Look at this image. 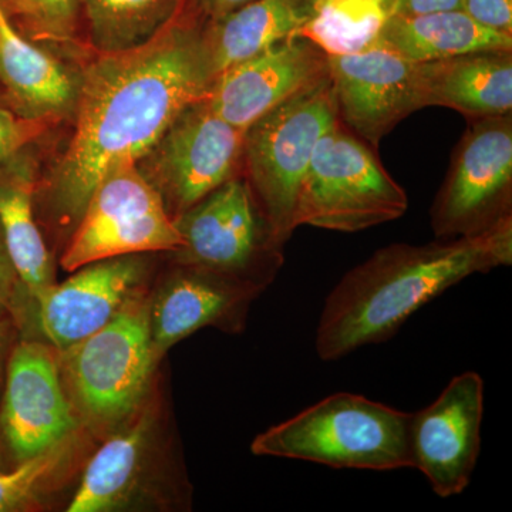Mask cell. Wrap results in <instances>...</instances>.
Returning a JSON list of instances; mask_svg holds the SVG:
<instances>
[{
	"label": "cell",
	"mask_w": 512,
	"mask_h": 512,
	"mask_svg": "<svg viewBox=\"0 0 512 512\" xmlns=\"http://www.w3.org/2000/svg\"><path fill=\"white\" fill-rule=\"evenodd\" d=\"M204 23L184 0L143 45L103 52L90 64L76 130L53 178L60 225L74 229L111 167L138 163L187 107L207 97L212 77L202 45Z\"/></svg>",
	"instance_id": "obj_1"
},
{
	"label": "cell",
	"mask_w": 512,
	"mask_h": 512,
	"mask_svg": "<svg viewBox=\"0 0 512 512\" xmlns=\"http://www.w3.org/2000/svg\"><path fill=\"white\" fill-rule=\"evenodd\" d=\"M399 0H316L311 19L296 32L328 56L352 55L375 46Z\"/></svg>",
	"instance_id": "obj_23"
},
{
	"label": "cell",
	"mask_w": 512,
	"mask_h": 512,
	"mask_svg": "<svg viewBox=\"0 0 512 512\" xmlns=\"http://www.w3.org/2000/svg\"><path fill=\"white\" fill-rule=\"evenodd\" d=\"M431 207L439 239L476 237L512 221V116L468 119Z\"/></svg>",
	"instance_id": "obj_9"
},
{
	"label": "cell",
	"mask_w": 512,
	"mask_h": 512,
	"mask_svg": "<svg viewBox=\"0 0 512 512\" xmlns=\"http://www.w3.org/2000/svg\"><path fill=\"white\" fill-rule=\"evenodd\" d=\"M245 131L212 111L207 99L187 107L151 148L147 180L175 218L217 190L242 168Z\"/></svg>",
	"instance_id": "obj_10"
},
{
	"label": "cell",
	"mask_w": 512,
	"mask_h": 512,
	"mask_svg": "<svg viewBox=\"0 0 512 512\" xmlns=\"http://www.w3.org/2000/svg\"><path fill=\"white\" fill-rule=\"evenodd\" d=\"M443 10H463V0H399V15H424Z\"/></svg>",
	"instance_id": "obj_31"
},
{
	"label": "cell",
	"mask_w": 512,
	"mask_h": 512,
	"mask_svg": "<svg viewBox=\"0 0 512 512\" xmlns=\"http://www.w3.org/2000/svg\"><path fill=\"white\" fill-rule=\"evenodd\" d=\"M0 82L29 117L59 113L73 100L74 86L52 56L20 35L0 0Z\"/></svg>",
	"instance_id": "obj_21"
},
{
	"label": "cell",
	"mask_w": 512,
	"mask_h": 512,
	"mask_svg": "<svg viewBox=\"0 0 512 512\" xmlns=\"http://www.w3.org/2000/svg\"><path fill=\"white\" fill-rule=\"evenodd\" d=\"M156 433L157 412L147 403L96 451L67 512L121 510L146 471Z\"/></svg>",
	"instance_id": "obj_18"
},
{
	"label": "cell",
	"mask_w": 512,
	"mask_h": 512,
	"mask_svg": "<svg viewBox=\"0 0 512 512\" xmlns=\"http://www.w3.org/2000/svg\"><path fill=\"white\" fill-rule=\"evenodd\" d=\"M20 291H22V285L10 261L2 232H0V319L12 318L13 308Z\"/></svg>",
	"instance_id": "obj_29"
},
{
	"label": "cell",
	"mask_w": 512,
	"mask_h": 512,
	"mask_svg": "<svg viewBox=\"0 0 512 512\" xmlns=\"http://www.w3.org/2000/svg\"><path fill=\"white\" fill-rule=\"evenodd\" d=\"M251 2L254 0H185L188 8L204 22L220 19Z\"/></svg>",
	"instance_id": "obj_30"
},
{
	"label": "cell",
	"mask_w": 512,
	"mask_h": 512,
	"mask_svg": "<svg viewBox=\"0 0 512 512\" xmlns=\"http://www.w3.org/2000/svg\"><path fill=\"white\" fill-rule=\"evenodd\" d=\"M484 380L476 372L451 379L430 406L410 414L412 468L441 498L463 494L481 450Z\"/></svg>",
	"instance_id": "obj_12"
},
{
	"label": "cell",
	"mask_w": 512,
	"mask_h": 512,
	"mask_svg": "<svg viewBox=\"0 0 512 512\" xmlns=\"http://www.w3.org/2000/svg\"><path fill=\"white\" fill-rule=\"evenodd\" d=\"M421 109L447 107L467 119L512 110V50H485L416 63Z\"/></svg>",
	"instance_id": "obj_17"
},
{
	"label": "cell",
	"mask_w": 512,
	"mask_h": 512,
	"mask_svg": "<svg viewBox=\"0 0 512 512\" xmlns=\"http://www.w3.org/2000/svg\"><path fill=\"white\" fill-rule=\"evenodd\" d=\"M148 309L140 288L104 328L57 350L60 379L84 429L111 434L146 403L158 365Z\"/></svg>",
	"instance_id": "obj_3"
},
{
	"label": "cell",
	"mask_w": 512,
	"mask_h": 512,
	"mask_svg": "<svg viewBox=\"0 0 512 512\" xmlns=\"http://www.w3.org/2000/svg\"><path fill=\"white\" fill-rule=\"evenodd\" d=\"M185 266L217 272L264 289L284 264L282 248L247 178L237 175L174 218Z\"/></svg>",
	"instance_id": "obj_7"
},
{
	"label": "cell",
	"mask_w": 512,
	"mask_h": 512,
	"mask_svg": "<svg viewBox=\"0 0 512 512\" xmlns=\"http://www.w3.org/2000/svg\"><path fill=\"white\" fill-rule=\"evenodd\" d=\"M82 429L64 390L57 350L37 340L13 346L0 396V448L15 467Z\"/></svg>",
	"instance_id": "obj_11"
},
{
	"label": "cell",
	"mask_w": 512,
	"mask_h": 512,
	"mask_svg": "<svg viewBox=\"0 0 512 512\" xmlns=\"http://www.w3.org/2000/svg\"><path fill=\"white\" fill-rule=\"evenodd\" d=\"M375 151L336 121L313 151L299 194L296 225L359 232L403 217L409 198Z\"/></svg>",
	"instance_id": "obj_6"
},
{
	"label": "cell",
	"mask_w": 512,
	"mask_h": 512,
	"mask_svg": "<svg viewBox=\"0 0 512 512\" xmlns=\"http://www.w3.org/2000/svg\"><path fill=\"white\" fill-rule=\"evenodd\" d=\"M339 120L370 147L421 109L416 63L375 45L352 55L328 56Z\"/></svg>",
	"instance_id": "obj_13"
},
{
	"label": "cell",
	"mask_w": 512,
	"mask_h": 512,
	"mask_svg": "<svg viewBox=\"0 0 512 512\" xmlns=\"http://www.w3.org/2000/svg\"><path fill=\"white\" fill-rule=\"evenodd\" d=\"M0 232L23 291L36 301L55 279L33 214V184L26 171H0Z\"/></svg>",
	"instance_id": "obj_22"
},
{
	"label": "cell",
	"mask_w": 512,
	"mask_h": 512,
	"mask_svg": "<svg viewBox=\"0 0 512 512\" xmlns=\"http://www.w3.org/2000/svg\"><path fill=\"white\" fill-rule=\"evenodd\" d=\"M93 43L103 52L143 45L164 28L184 0H80Z\"/></svg>",
	"instance_id": "obj_24"
},
{
	"label": "cell",
	"mask_w": 512,
	"mask_h": 512,
	"mask_svg": "<svg viewBox=\"0 0 512 512\" xmlns=\"http://www.w3.org/2000/svg\"><path fill=\"white\" fill-rule=\"evenodd\" d=\"M181 247L183 238L160 192L137 163H123L111 167L94 188L64 249L62 266L73 272L101 259Z\"/></svg>",
	"instance_id": "obj_8"
},
{
	"label": "cell",
	"mask_w": 512,
	"mask_h": 512,
	"mask_svg": "<svg viewBox=\"0 0 512 512\" xmlns=\"http://www.w3.org/2000/svg\"><path fill=\"white\" fill-rule=\"evenodd\" d=\"M338 120L335 92L328 74L245 131V178L282 245L298 228L299 194L316 144Z\"/></svg>",
	"instance_id": "obj_5"
},
{
	"label": "cell",
	"mask_w": 512,
	"mask_h": 512,
	"mask_svg": "<svg viewBox=\"0 0 512 512\" xmlns=\"http://www.w3.org/2000/svg\"><path fill=\"white\" fill-rule=\"evenodd\" d=\"M409 426L410 413L336 393L258 434L251 451L333 468L400 470L412 467Z\"/></svg>",
	"instance_id": "obj_4"
},
{
	"label": "cell",
	"mask_w": 512,
	"mask_h": 512,
	"mask_svg": "<svg viewBox=\"0 0 512 512\" xmlns=\"http://www.w3.org/2000/svg\"><path fill=\"white\" fill-rule=\"evenodd\" d=\"M8 13H16L39 32L53 36H66L72 32L80 0H2Z\"/></svg>",
	"instance_id": "obj_26"
},
{
	"label": "cell",
	"mask_w": 512,
	"mask_h": 512,
	"mask_svg": "<svg viewBox=\"0 0 512 512\" xmlns=\"http://www.w3.org/2000/svg\"><path fill=\"white\" fill-rule=\"evenodd\" d=\"M62 284H53L36 301L42 335L56 350L69 348L104 328L146 275L137 255L101 259L73 271Z\"/></svg>",
	"instance_id": "obj_15"
},
{
	"label": "cell",
	"mask_w": 512,
	"mask_h": 512,
	"mask_svg": "<svg viewBox=\"0 0 512 512\" xmlns=\"http://www.w3.org/2000/svg\"><path fill=\"white\" fill-rule=\"evenodd\" d=\"M511 264L512 221L476 237L380 248L329 293L316 329V352L332 362L386 342L451 286Z\"/></svg>",
	"instance_id": "obj_2"
},
{
	"label": "cell",
	"mask_w": 512,
	"mask_h": 512,
	"mask_svg": "<svg viewBox=\"0 0 512 512\" xmlns=\"http://www.w3.org/2000/svg\"><path fill=\"white\" fill-rule=\"evenodd\" d=\"M376 45L421 63L485 50H512V35L485 28L463 10L397 13L387 20Z\"/></svg>",
	"instance_id": "obj_20"
},
{
	"label": "cell",
	"mask_w": 512,
	"mask_h": 512,
	"mask_svg": "<svg viewBox=\"0 0 512 512\" xmlns=\"http://www.w3.org/2000/svg\"><path fill=\"white\" fill-rule=\"evenodd\" d=\"M12 318L0 319V396L5 382L6 365L12 352Z\"/></svg>",
	"instance_id": "obj_32"
},
{
	"label": "cell",
	"mask_w": 512,
	"mask_h": 512,
	"mask_svg": "<svg viewBox=\"0 0 512 512\" xmlns=\"http://www.w3.org/2000/svg\"><path fill=\"white\" fill-rule=\"evenodd\" d=\"M79 433L25 463L0 471V512L35 508L76 451Z\"/></svg>",
	"instance_id": "obj_25"
},
{
	"label": "cell",
	"mask_w": 512,
	"mask_h": 512,
	"mask_svg": "<svg viewBox=\"0 0 512 512\" xmlns=\"http://www.w3.org/2000/svg\"><path fill=\"white\" fill-rule=\"evenodd\" d=\"M316 0H254L205 22L202 45L212 80L234 64L296 35L311 19Z\"/></svg>",
	"instance_id": "obj_19"
},
{
	"label": "cell",
	"mask_w": 512,
	"mask_h": 512,
	"mask_svg": "<svg viewBox=\"0 0 512 512\" xmlns=\"http://www.w3.org/2000/svg\"><path fill=\"white\" fill-rule=\"evenodd\" d=\"M463 12L485 28L512 35V0H463Z\"/></svg>",
	"instance_id": "obj_28"
},
{
	"label": "cell",
	"mask_w": 512,
	"mask_h": 512,
	"mask_svg": "<svg viewBox=\"0 0 512 512\" xmlns=\"http://www.w3.org/2000/svg\"><path fill=\"white\" fill-rule=\"evenodd\" d=\"M259 292L262 289L231 276L185 266L150 298L148 322L158 362L197 330L207 326L237 329Z\"/></svg>",
	"instance_id": "obj_16"
},
{
	"label": "cell",
	"mask_w": 512,
	"mask_h": 512,
	"mask_svg": "<svg viewBox=\"0 0 512 512\" xmlns=\"http://www.w3.org/2000/svg\"><path fill=\"white\" fill-rule=\"evenodd\" d=\"M45 130L46 121L40 117L20 116L0 106V171Z\"/></svg>",
	"instance_id": "obj_27"
},
{
	"label": "cell",
	"mask_w": 512,
	"mask_h": 512,
	"mask_svg": "<svg viewBox=\"0 0 512 512\" xmlns=\"http://www.w3.org/2000/svg\"><path fill=\"white\" fill-rule=\"evenodd\" d=\"M328 74V55L305 37L292 36L218 74L205 99L221 119L247 131Z\"/></svg>",
	"instance_id": "obj_14"
}]
</instances>
